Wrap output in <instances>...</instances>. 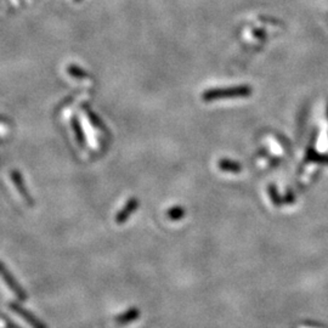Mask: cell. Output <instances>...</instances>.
Returning <instances> with one entry per match:
<instances>
[{"mask_svg": "<svg viewBox=\"0 0 328 328\" xmlns=\"http://www.w3.org/2000/svg\"><path fill=\"white\" fill-rule=\"evenodd\" d=\"M0 277L4 281L5 284L9 287L11 292L16 295L17 299H20L21 301H26L28 299V294L26 293L25 289L22 288L21 284L19 283V281L14 277V275L11 274L10 270H9L3 261H0Z\"/></svg>", "mask_w": 328, "mask_h": 328, "instance_id": "obj_1", "label": "cell"}, {"mask_svg": "<svg viewBox=\"0 0 328 328\" xmlns=\"http://www.w3.org/2000/svg\"><path fill=\"white\" fill-rule=\"evenodd\" d=\"M249 94L248 88H243V86H237V88H228V89H213L208 90L202 95L204 101H216L220 98L225 97H236V96H245Z\"/></svg>", "mask_w": 328, "mask_h": 328, "instance_id": "obj_2", "label": "cell"}, {"mask_svg": "<svg viewBox=\"0 0 328 328\" xmlns=\"http://www.w3.org/2000/svg\"><path fill=\"white\" fill-rule=\"evenodd\" d=\"M9 306H10V309L13 310L16 315H19L22 320L27 322L32 328H48L42 321L39 320V318L37 317V316H34L31 311L26 310L21 304L15 303V301H11V303L9 304Z\"/></svg>", "mask_w": 328, "mask_h": 328, "instance_id": "obj_3", "label": "cell"}, {"mask_svg": "<svg viewBox=\"0 0 328 328\" xmlns=\"http://www.w3.org/2000/svg\"><path fill=\"white\" fill-rule=\"evenodd\" d=\"M139 204H140V203H139V199L135 198V197H132V198L128 199V202L124 204V207L122 208L117 213V215H116V223H117L118 225H122L126 222H128V219H129L130 215L138 210Z\"/></svg>", "mask_w": 328, "mask_h": 328, "instance_id": "obj_4", "label": "cell"}, {"mask_svg": "<svg viewBox=\"0 0 328 328\" xmlns=\"http://www.w3.org/2000/svg\"><path fill=\"white\" fill-rule=\"evenodd\" d=\"M11 180H13L14 185H15L17 192L20 193V196H21L28 204L33 205V198H32L30 191H28L27 187H26L21 173H20L19 170H14V172H11Z\"/></svg>", "mask_w": 328, "mask_h": 328, "instance_id": "obj_5", "label": "cell"}, {"mask_svg": "<svg viewBox=\"0 0 328 328\" xmlns=\"http://www.w3.org/2000/svg\"><path fill=\"white\" fill-rule=\"evenodd\" d=\"M71 127H72V130H73V134L75 136V141H77V144L79 145L80 147L85 146L86 145L85 135H84L83 128H82V126H80L79 121H78L77 118H72Z\"/></svg>", "mask_w": 328, "mask_h": 328, "instance_id": "obj_6", "label": "cell"}, {"mask_svg": "<svg viewBox=\"0 0 328 328\" xmlns=\"http://www.w3.org/2000/svg\"><path fill=\"white\" fill-rule=\"evenodd\" d=\"M185 216V209L181 205H174L167 210V217L172 222H178Z\"/></svg>", "mask_w": 328, "mask_h": 328, "instance_id": "obj_7", "label": "cell"}, {"mask_svg": "<svg viewBox=\"0 0 328 328\" xmlns=\"http://www.w3.org/2000/svg\"><path fill=\"white\" fill-rule=\"evenodd\" d=\"M138 317H139V310L132 309V310H129L128 312L123 313V315L118 316V317L116 318V322H117L118 324H126V323H129V322L136 320Z\"/></svg>", "mask_w": 328, "mask_h": 328, "instance_id": "obj_8", "label": "cell"}, {"mask_svg": "<svg viewBox=\"0 0 328 328\" xmlns=\"http://www.w3.org/2000/svg\"><path fill=\"white\" fill-rule=\"evenodd\" d=\"M219 168L222 170H225V172H239L240 165L235 162L229 161V159H222V161L217 163Z\"/></svg>", "mask_w": 328, "mask_h": 328, "instance_id": "obj_9", "label": "cell"}, {"mask_svg": "<svg viewBox=\"0 0 328 328\" xmlns=\"http://www.w3.org/2000/svg\"><path fill=\"white\" fill-rule=\"evenodd\" d=\"M85 112H86V116H88V118H89V122L92 124V127H95V128H96V129L102 130V132H103L104 129H103L102 121H100V118H98L97 116L91 111V110L88 108V107H86Z\"/></svg>", "mask_w": 328, "mask_h": 328, "instance_id": "obj_10", "label": "cell"}, {"mask_svg": "<svg viewBox=\"0 0 328 328\" xmlns=\"http://www.w3.org/2000/svg\"><path fill=\"white\" fill-rule=\"evenodd\" d=\"M67 72L69 75H72L73 78H78V79H83V78L88 77V73H86L84 69L78 67V66L75 65H69L67 68Z\"/></svg>", "mask_w": 328, "mask_h": 328, "instance_id": "obj_11", "label": "cell"}, {"mask_svg": "<svg viewBox=\"0 0 328 328\" xmlns=\"http://www.w3.org/2000/svg\"><path fill=\"white\" fill-rule=\"evenodd\" d=\"M74 2H80V0H74Z\"/></svg>", "mask_w": 328, "mask_h": 328, "instance_id": "obj_12", "label": "cell"}]
</instances>
